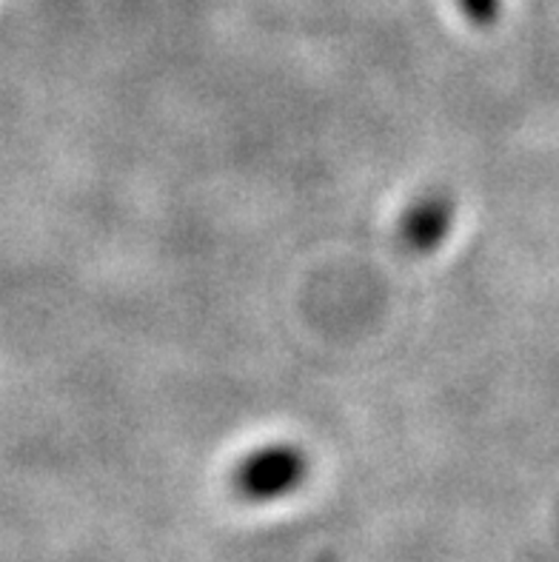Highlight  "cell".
<instances>
[{
  "instance_id": "cell-1",
  "label": "cell",
  "mask_w": 559,
  "mask_h": 562,
  "mask_svg": "<svg viewBox=\"0 0 559 562\" xmlns=\"http://www.w3.org/2000/svg\"><path fill=\"white\" fill-rule=\"evenodd\" d=\"M291 480H294V463L291 460H277L275 457V465L269 460L266 463L248 465L243 483L248 485L251 494H266V497H271V494H283L291 485Z\"/></svg>"
},
{
  "instance_id": "cell-2",
  "label": "cell",
  "mask_w": 559,
  "mask_h": 562,
  "mask_svg": "<svg viewBox=\"0 0 559 562\" xmlns=\"http://www.w3.org/2000/svg\"><path fill=\"white\" fill-rule=\"evenodd\" d=\"M466 3L474 14H489L494 9V0H466Z\"/></svg>"
}]
</instances>
